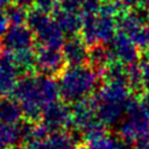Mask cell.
Returning <instances> with one entry per match:
<instances>
[{
    "mask_svg": "<svg viewBox=\"0 0 149 149\" xmlns=\"http://www.w3.org/2000/svg\"><path fill=\"white\" fill-rule=\"evenodd\" d=\"M12 95L21 105L24 120L34 123L41 120L43 109L61 97L55 78L35 73L20 77Z\"/></svg>",
    "mask_w": 149,
    "mask_h": 149,
    "instance_id": "6da1fadb",
    "label": "cell"
},
{
    "mask_svg": "<svg viewBox=\"0 0 149 149\" xmlns=\"http://www.w3.org/2000/svg\"><path fill=\"white\" fill-rule=\"evenodd\" d=\"M101 77L88 65L68 66L58 77L59 94L65 102L74 104L92 95Z\"/></svg>",
    "mask_w": 149,
    "mask_h": 149,
    "instance_id": "7a4b0ae2",
    "label": "cell"
},
{
    "mask_svg": "<svg viewBox=\"0 0 149 149\" xmlns=\"http://www.w3.org/2000/svg\"><path fill=\"white\" fill-rule=\"evenodd\" d=\"M139 97L133 94L127 105L126 116L119 123V137L126 144H134L140 140L149 139V120L141 111Z\"/></svg>",
    "mask_w": 149,
    "mask_h": 149,
    "instance_id": "3957f363",
    "label": "cell"
},
{
    "mask_svg": "<svg viewBox=\"0 0 149 149\" xmlns=\"http://www.w3.org/2000/svg\"><path fill=\"white\" fill-rule=\"evenodd\" d=\"M68 68L62 49L38 47L35 51V71L37 74L58 78Z\"/></svg>",
    "mask_w": 149,
    "mask_h": 149,
    "instance_id": "277c9868",
    "label": "cell"
},
{
    "mask_svg": "<svg viewBox=\"0 0 149 149\" xmlns=\"http://www.w3.org/2000/svg\"><path fill=\"white\" fill-rule=\"evenodd\" d=\"M41 123L50 132L66 130L72 127V111L65 101H55L48 105L41 115Z\"/></svg>",
    "mask_w": 149,
    "mask_h": 149,
    "instance_id": "5b68a950",
    "label": "cell"
},
{
    "mask_svg": "<svg viewBox=\"0 0 149 149\" xmlns=\"http://www.w3.org/2000/svg\"><path fill=\"white\" fill-rule=\"evenodd\" d=\"M36 43L34 33L27 24L10 26L3 37L0 40L1 48L7 54H15L20 51L33 50Z\"/></svg>",
    "mask_w": 149,
    "mask_h": 149,
    "instance_id": "8992f818",
    "label": "cell"
},
{
    "mask_svg": "<svg viewBox=\"0 0 149 149\" xmlns=\"http://www.w3.org/2000/svg\"><path fill=\"white\" fill-rule=\"evenodd\" d=\"M72 111V128L81 133L92 123L99 120L98 118V100L95 95L84 98L71 106Z\"/></svg>",
    "mask_w": 149,
    "mask_h": 149,
    "instance_id": "52a82bcc",
    "label": "cell"
},
{
    "mask_svg": "<svg viewBox=\"0 0 149 149\" xmlns=\"http://www.w3.org/2000/svg\"><path fill=\"white\" fill-rule=\"evenodd\" d=\"M109 49L115 62H119L126 66L140 63V49L127 35L120 31H118L111 42Z\"/></svg>",
    "mask_w": 149,
    "mask_h": 149,
    "instance_id": "ba28073f",
    "label": "cell"
},
{
    "mask_svg": "<svg viewBox=\"0 0 149 149\" xmlns=\"http://www.w3.org/2000/svg\"><path fill=\"white\" fill-rule=\"evenodd\" d=\"M88 51L90 47L78 35L68 37L62 47V52L68 66L86 65L88 61Z\"/></svg>",
    "mask_w": 149,
    "mask_h": 149,
    "instance_id": "9c48e42d",
    "label": "cell"
},
{
    "mask_svg": "<svg viewBox=\"0 0 149 149\" xmlns=\"http://www.w3.org/2000/svg\"><path fill=\"white\" fill-rule=\"evenodd\" d=\"M147 24H149V14L140 7L127 10L123 15L118 19L119 31L127 35L130 40Z\"/></svg>",
    "mask_w": 149,
    "mask_h": 149,
    "instance_id": "30bf717a",
    "label": "cell"
},
{
    "mask_svg": "<svg viewBox=\"0 0 149 149\" xmlns=\"http://www.w3.org/2000/svg\"><path fill=\"white\" fill-rule=\"evenodd\" d=\"M34 36L38 47L51 48V49H62L66 40L64 37L65 36L64 33L54 21L52 16L44 26H42L36 33H34Z\"/></svg>",
    "mask_w": 149,
    "mask_h": 149,
    "instance_id": "8fae6325",
    "label": "cell"
},
{
    "mask_svg": "<svg viewBox=\"0 0 149 149\" xmlns=\"http://www.w3.org/2000/svg\"><path fill=\"white\" fill-rule=\"evenodd\" d=\"M51 14H52L54 21L58 24V27L64 33V35H68L69 37H71L80 33L81 24H83L81 14L69 12V10L62 9L61 7H57Z\"/></svg>",
    "mask_w": 149,
    "mask_h": 149,
    "instance_id": "7c38bea8",
    "label": "cell"
},
{
    "mask_svg": "<svg viewBox=\"0 0 149 149\" xmlns=\"http://www.w3.org/2000/svg\"><path fill=\"white\" fill-rule=\"evenodd\" d=\"M19 78L20 76L9 56L7 54L0 56V98L13 93Z\"/></svg>",
    "mask_w": 149,
    "mask_h": 149,
    "instance_id": "4fadbf2b",
    "label": "cell"
},
{
    "mask_svg": "<svg viewBox=\"0 0 149 149\" xmlns=\"http://www.w3.org/2000/svg\"><path fill=\"white\" fill-rule=\"evenodd\" d=\"M23 119V111L19 101L8 97L0 98V123L17 125Z\"/></svg>",
    "mask_w": 149,
    "mask_h": 149,
    "instance_id": "5bb4252c",
    "label": "cell"
},
{
    "mask_svg": "<svg viewBox=\"0 0 149 149\" xmlns=\"http://www.w3.org/2000/svg\"><path fill=\"white\" fill-rule=\"evenodd\" d=\"M113 62L115 61L109 47H105L104 44H97L90 48L87 65L95 70L99 74H101L102 71Z\"/></svg>",
    "mask_w": 149,
    "mask_h": 149,
    "instance_id": "9a60e30c",
    "label": "cell"
},
{
    "mask_svg": "<svg viewBox=\"0 0 149 149\" xmlns=\"http://www.w3.org/2000/svg\"><path fill=\"white\" fill-rule=\"evenodd\" d=\"M7 55L13 62L20 77L30 74L33 71H35V51L34 50L20 51V52L7 54Z\"/></svg>",
    "mask_w": 149,
    "mask_h": 149,
    "instance_id": "2e32d148",
    "label": "cell"
},
{
    "mask_svg": "<svg viewBox=\"0 0 149 149\" xmlns=\"http://www.w3.org/2000/svg\"><path fill=\"white\" fill-rule=\"evenodd\" d=\"M44 149H74L77 146L70 130L51 132L43 142Z\"/></svg>",
    "mask_w": 149,
    "mask_h": 149,
    "instance_id": "e0dca14e",
    "label": "cell"
},
{
    "mask_svg": "<svg viewBox=\"0 0 149 149\" xmlns=\"http://www.w3.org/2000/svg\"><path fill=\"white\" fill-rule=\"evenodd\" d=\"M86 147L88 149H128V144L109 134L87 142Z\"/></svg>",
    "mask_w": 149,
    "mask_h": 149,
    "instance_id": "ac0fdd59",
    "label": "cell"
},
{
    "mask_svg": "<svg viewBox=\"0 0 149 149\" xmlns=\"http://www.w3.org/2000/svg\"><path fill=\"white\" fill-rule=\"evenodd\" d=\"M6 16L9 21V24L12 26H21L27 23V19H28V12L29 9H27L26 7L19 6L16 3H9L5 9Z\"/></svg>",
    "mask_w": 149,
    "mask_h": 149,
    "instance_id": "d6986e66",
    "label": "cell"
},
{
    "mask_svg": "<svg viewBox=\"0 0 149 149\" xmlns=\"http://www.w3.org/2000/svg\"><path fill=\"white\" fill-rule=\"evenodd\" d=\"M127 83L132 92H134L135 94L144 90L143 81H142V70H141L140 63L127 66Z\"/></svg>",
    "mask_w": 149,
    "mask_h": 149,
    "instance_id": "ffe728a7",
    "label": "cell"
},
{
    "mask_svg": "<svg viewBox=\"0 0 149 149\" xmlns=\"http://www.w3.org/2000/svg\"><path fill=\"white\" fill-rule=\"evenodd\" d=\"M83 2H84V0H59L58 7H61L62 9L69 10V12L81 14Z\"/></svg>",
    "mask_w": 149,
    "mask_h": 149,
    "instance_id": "44dd1931",
    "label": "cell"
},
{
    "mask_svg": "<svg viewBox=\"0 0 149 149\" xmlns=\"http://www.w3.org/2000/svg\"><path fill=\"white\" fill-rule=\"evenodd\" d=\"M59 0H35V7L47 12L52 13L58 7Z\"/></svg>",
    "mask_w": 149,
    "mask_h": 149,
    "instance_id": "7402d4cb",
    "label": "cell"
},
{
    "mask_svg": "<svg viewBox=\"0 0 149 149\" xmlns=\"http://www.w3.org/2000/svg\"><path fill=\"white\" fill-rule=\"evenodd\" d=\"M140 106H141V111L143 113V115L146 116L147 120H149V91H146L144 93H142L140 97Z\"/></svg>",
    "mask_w": 149,
    "mask_h": 149,
    "instance_id": "603a6c76",
    "label": "cell"
},
{
    "mask_svg": "<svg viewBox=\"0 0 149 149\" xmlns=\"http://www.w3.org/2000/svg\"><path fill=\"white\" fill-rule=\"evenodd\" d=\"M140 66H141V70H142L143 88L146 91H149V62L148 61H141Z\"/></svg>",
    "mask_w": 149,
    "mask_h": 149,
    "instance_id": "cb8c5ba5",
    "label": "cell"
},
{
    "mask_svg": "<svg viewBox=\"0 0 149 149\" xmlns=\"http://www.w3.org/2000/svg\"><path fill=\"white\" fill-rule=\"evenodd\" d=\"M8 28H9V21L6 16V13L3 9H0V40L7 33Z\"/></svg>",
    "mask_w": 149,
    "mask_h": 149,
    "instance_id": "d4e9b609",
    "label": "cell"
},
{
    "mask_svg": "<svg viewBox=\"0 0 149 149\" xmlns=\"http://www.w3.org/2000/svg\"><path fill=\"white\" fill-rule=\"evenodd\" d=\"M126 9H135L140 6V1L141 0H118Z\"/></svg>",
    "mask_w": 149,
    "mask_h": 149,
    "instance_id": "484cf974",
    "label": "cell"
},
{
    "mask_svg": "<svg viewBox=\"0 0 149 149\" xmlns=\"http://www.w3.org/2000/svg\"><path fill=\"white\" fill-rule=\"evenodd\" d=\"M133 149H149V139H143L133 144Z\"/></svg>",
    "mask_w": 149,
    "mask_h": 149,
    "instance_id": "4316f807",
    "label": "cell"
},
{
    "mask_svg": "<svg viewBox=\"0 0 149 149\" xmlns=\"http://www.w3.org/2000/svg\"><path fill=\"white\" fill-rule=\"evenodd\" d=\"M13 3H16L19 6H22V7H30L33 3H35V0H12Z\"/></svg>",
    "mask_w": 149,
    "mask_h": 149,
    "instance_id": "83f0119b",
    "label": "cell"
},
{
    "mask_svg": "<svg viewBox=\"0 0 149 149\" xmlns=\"http://www.w3.org/2000/svg\"><path fill=\"white\" fill-rule=\"evenodd\" d=\"M139 7H140L141 9H143L146 13L149 14V0H141Z\"/></svg>",
    "mask_w": 149,
    "mask_h": 149,
    "instance_id": "f1b7e54d",
    "label": "cell"
},
{
    "mask_svg": "<svg viewBox=\"0 0 149 149\" xmlns=\"http://www.w3.org/2000/svg\"><path fill=\"white\" fill-rule=\"evenodd\" d=\"M141 61H148L149 62V47L144 50H142V56H141Z\"/></svg>",
    "mask_w": 149,
    "mask_h": 149,
    "instance_id": "f546056e",
    "label": "cell"
},
{
    "mask_svg": "<svg viewBox=\"0 0 149 149\" xmlns=\"http://www.w3.org/2000/svg\"><path fill=\"white\" fill-rule=\"evenodd\" d=\"M77 149H88V148L86 147V144H85V146H84V144H81V146H79Z\"/></svg>",
    "mask_w": 149,
    "mask_h": 149,
    "instance_id": "4dcf8cb0",
    "label": "cell"
},
{
    "mask_svg": "<svg viewBox=\"0 0 149 149\" xmlns=\"http://www.w3.org/2000/svg\"><path fill=\"white\" fill-rule=\"evenodd\" d=\"M1 49H2V48H1V44H0V52H1Z\"/></svg>",
    "mask_w": 149,
    "mask_h": 149,
    "instance_id": "1f68e13d",
    "label": "cell"
}]
</instances>
